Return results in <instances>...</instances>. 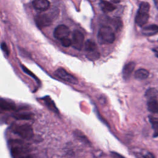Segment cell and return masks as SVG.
Wrapping results in <instances>:
<instances>
[{
    "label": "cell",
    "instance_id": "1",
    "mask_svg": "<svg viewBox=\"0 0 158 158\" xmlns=\"http://www.w3.org/2000/svg\"><path fill=\"white\" fill-rule=\"evenodd\" d=\"M10 129L15 134L25 139H30L34 136L33 128L29 124H14L11 126Z\"/></svg>",
    "mask_w": 158,
    "mask_h": 158
},
{
    "label": "cell",
    "instance_id": "2",
    "mask_svg": "<svg viewBox=\"0 0 158 158\" xmlns=\"http://www.w3.org/2000/svg\"><path fill=\"white\" fill-rule=\"evenodd\" d=\"M150 5L147 2H142L139 4V7L135 17V22L139 26L143 27L144 25L149 19V11Z\"/></svg>",
    "mask_w": 158,
    "mask_h": 158
},
{
    "label": "cell",
    "instance_id": "3",
    "mask_svg": "<svg viewBox=\"0 0 158 158\" xmlns=\"http://www.w3.org/2000/svg\"><path fill=\"white\" fill-rule=\"evenodd\" d=\"M98 40L101 44H110L115 40V34L112 28L103 26L100 28L98 34Z\"/></svg>",
    "mask_w": 158,
    "mask_h": 158
},
{
    "label": "cell",
    "instance_id": "4",
    "mask_svg": "<svg viewBox=\"0 0 158 158\" xmlns=\"http://www.w3.org/2000/svg\"><path fill=\"white\" fill-rule=\"evenodd\" d=\"M54 75L58 78L65 80L70 83L74 85L78 83L77 78L75 77L69 73L65 70L62 68H59L58 69H57L54 72Z\"/></svg>",
    "mask_w": 158,
    "mask_h": 158
},
{
    "label": "cell",
    "instance_id": "5",
    "mask_svg": "<svg viewBox=\"0 0 158 158\" xmlns=\"http://www.w3.org/2000/svg\"><path fill=\"white\" fill-rule=\"evenodd\" d=\"M36 25L39 28H42L50 25L52 23V17L48 14L37 15L35 18Z\"/></svg>",
    "mask_w": 158,
    "mask_h": 158
},
{
    "label": "cell",
    "instance_id": "6",
    "mask_svg": "<svg viewBox=\"0 0 158 158\" xmlns=\"http://www.w3.org/2000/svg\"><path fill=\"white\" fill-rule=\"evenodd\" d=\"M84 44V35L78 30H75L72 36V46L77 49L81 50Z\"/></svg>",
    "mask_w": 158,
    "mask_h": 158
},
{
    "label": "cell",
    "instance_id": "7",
    "mask_svg": "<svg viewBox=\"0 0 158 158\" xmlns=\"http://www.w3.org/2000/svg\"><path fill=\"white\" fill-rule=\"evenodd\" d=\"M70 34V30L69 27L65 25H60L57 26L54 31V36L57 39L64 40L67 38Z\"/></svg>",
    "mask_w": 158,
    "mask_h": 158
},
{
    "label": "cell",
    "instance_id": "8",
    "mask_svg": "<svg viewBox=\"0 0 158 158\" xmlns=\"http://www.w3.org/2000/svg\"><path fill=\"white\" fill-rule=\"evenodd\" d=\"M85 49L89 54L88 57H91V56L93 57V59H97L99 56V54L96 51V43L91 40H87L85 43Z\"/></svg>",
    "mask_w": 158,
    "mask_h": 158
},
{
    "label": "cell",
    "instance_id": "9",
    "mask_svg": "<svg viewBox=\"0 0 158 158\" xmlns=\"http://www.w3.org/2000/svg\"><path fill=\"white\" fill-rule=\"evenodd\" d=\"M32 4L35 9L40 11H45L50 6V2L48 0H34Z\"/></svg>",
    "mask_w": 158,
    "mask_h": 158
},
{
    "label": "cell",
    "instance_id": "10",
    "mask_svg": "<svg viewBox=\"0 0 158 158\" xmlns=\"http://www.w3.org/2000/svg\"><path fill=\"white\" fill-rule=\"evenodd\" d=\"M135 67V63L133 62H130L125 65L123 69V77L125 80H128L134 70Z\"/></svg>",
    "mask_w": 158,
    "mask_h": 158
},
{
    "label": "cell",
    "instance_id": "11",
    "mask_svg": "<svg viewBox=\"0 0 158 158\" xmlns=\"http://www.w3.org/2000/svg\"><path fill=\"white\" fill-rule=\"evenodd\" d=\"M27 150L23 146H14L11 149L12 154L15 158H23L27 154Z\"/></svg>",
    "mask_w": 158,
    "mask_h": 158
},
{
    "label": "cell",
    "instance_id": "12",
    "mask_svg": "<svg viewBox=\"0 0 158 158\" xmlns=\"http://www.w3.org/2000/svg\"><path fill=\"white\" fill-rule=\"evenodd\" d=\"M0 107H1V109L3 110H7V111L16 110V106L14 103L3 99H1Z\"/></svg>",
    "mask_w": 158,
    "mask_h": 158
},
{
    "label": "cell",
    "instance_id": "13",
    "mask_svg": "<svg viewBox=\"0 0 158 158\" xmlns=\"http://www.w3.org/2000/svg\"><path fill=\"white\" fill-rule=\"evenodd\" d=\"M99 6L102 11L104 13L112 12L115 9V7L114 6V4L106 1H101L99 2Z\"/></svg>",
    "mask_w": 158,
    "mask_h": 158
},
{
    "label": "cell",
    "instance_id": "14",
    "mask_svg": "<svg viewBox=\"0 0 158 158\" xmlns=\"http://www.w3.org/2000/svg\"><path fill=\"white\" fill-rule=\"evenodd\" d=\"M147 107L149 112L158 114V101L156 99H151L147 102Z\"/></svg>",
    "mask_w": 158,
    "mask_h": 158
},
{
    "label": "cell",
    "instance_id": "15",
    "mask_svg": "<svg viewBox=\"0 0 158 158\" xmlns=\"http://www.w3.org/2000/svg\"><path fill=\"white\" fill-rule=\"evenodd\" d=\"M143 33L146 36L154 35L158 32V25H151L144 27L143 29Z\"/></svg>",
    "mask_w": 158,
    "mask_h": 158
},
{
    "label": "cell",
    "instance_id": "16",
    "mask_svg": "<svg viewBox=\"0 0 158 158\" xmlns=\"http://www.w3.org/2000/svg\"><path fill=\"white\" fill-rule=\"evenodd\" d=\"M43 99L44 100L46 105L48 106V107L52 110V112L56 113V114H59V110L57 108V107L55 105V103L54 102V101L51 99L50 97L49 96H45L44 98H43Z\"/></svg>",
    "mask_w": 158,
    "mask_h": 158
},
{
    "label": "cell",
    "instance_id": "17",
    "mask_svg": "<svg viewBox=\"0 0 158 158\" xmlns=\"http://www.w3.org/2000/svg\"><path fill=\"white\" fill-rule=\"evenodd\" d=\"M149 72L144 69L137 70L135 73V77L137 80H143L146 79L149 76Z\"/></svg>",
    "mask_w": 158,
    "mask_h": 158
},
{
    "label": "cell",
    "instance_id": "18",
    "mask_svg": "<svg viewBox=\"0 0 158 158\" xmlns=\"http://www.w3.org/2000/svg\"><path fill=\"white\" fill-rule=\"evenodd\" d=\"M13 117L17 120H29L32 119L33 115L32 113L30 112H20L13 115Z\"/></svg>",
    "mask_w": 158,
    "mask_h": 158
},
{
    "label": "cell",
    "instance_id": "19",
    "mask_svg": "<svg viewBox=\"0 0 158 158\" xmlns=\"http://www.w3.org/2000/svg\"><path fill=\"white\" fill-rule=\"evenodd\" d=\"M149 120L154 130V137L158 136V118L149 116Z\"/></svg>",
    "mask_w": 158,
    "mask_h": 158
},
{
    "label": "cell",
    "instance_id": "20",
    "mask_svg": "<svg viewBox=\"0 0 158 158\" xmlns=\"http://www.w3.org/2000/svg\"><path fill=\"white\" fill-rule=\"evenodd\" d=\"M73 135H75V136L78 139H79L80 141H82L83 143H86V144H90V141L88 139V138L85 135V134L81 132V131L80 130H75L74 132H73Z\"/></svg>",
    "mask_w": 158,
    "mask_h": 158
},
{
    "label": "cell",
    "instance_id": "21",
    "mask_svg": "<svg viewBox=\"0 0 158 158\" xmlns=\"http://www.w3.org/2000/svg\"><path fill=\"white\" fill-rule=\"evenodd\" d=\"M157 95H158V91L155 88H149L146 91L145 93V96L148 98H149V99H156Z\"/></svg>",
    "mask_w": 158,
    "mask_h": 158
},
{
    "label": "cell",
    "instance_id": "22",
    "mask_svg": "<svg viewBox=\"0 0 158 158\" xmlns=\"http://www.w3.org/2000/svg\"><path fill=\"white\" fill-rule=\"evenodd\" d=\"M61 44L64 47H69L72 45V41L67 38L61 40Z\"/></svg>",
    "mask_w": 158,
    "mask_h": 158
},
{
    "label": "cell",
    "instance_id": "23",
    "mask_svg": "<svg viewBox=\"0 0 158 158\" xmlns=\"http://www.w3.org/2000/svg\"><path fill=\"white\" fill-rule=\"evenodd\" d=\"M1 49L5 52V54L7 56H9V51L8 48H7V45H6V44L5 43H1Z\"/></svg>",
    "mask_w": 158,
    "mask_h": 158
},
{
    "label": "cell",
    "instance_id": "24",
    "mask_svg": "<svg viewBox=\"0 0 158 158\" xmlns=\"http://www.w3.org/2000/svg\"><path fill=\"white\" fill-rule=\"evenodd\" d=\"M22 69L23 70V71L25 72V73H27V74H28V75H30L33 78H35V80H36L37 81H38V78L36 77V76L34 75V74H33L30 70H28L25 66H23V65H22Z\"/></svg>",
    "mask_w": 158,
    "mask_h": 158
},
{
    "label": "cell",
    "instance_id": "25",
    "mask_svg": "<svg viewBox=\"0 0 158 158\" xmlns=\"http://www.w3.org/2000/svg\"><path fill=\"white\" fill-rule=\"evenodd\" d=\"M111 156L114 157V158H125V157H123L122 155L120 154L118 152H116L115 151H112L111 152Z\"/></svg>",
    "mask_w": 158,
    "mask_h": 158
},
{
    "label": "cell",
    "instance_id": "26",
    "mask_svg": "<svg viewBox=\"0 0 158 158\" xmlns=\"http://www.w3.org/2000/svg\"><path fill=\"white\" fill-rule=\"evenodd\" d=\"M142 156L143 158H154V155L151 152H146V153L143 154Z\"/></svg>",
    "mask_w": 158,
    "mask_h": 158
},
{
    "label": "cell",
    "instance_id": "27",
    "mask_svg": "<svg viewBox=\"0 0 158 158\" xmlns=\"http://www.w3.org/2000/svg\"><path fill=\"white\" fill-rule=\"evenodd\" d=\"M152 50H153V51L154 52L156 56V57L158 58V47L154 48Z\"/></svg>",
    "mask_w": 158,
    "mask_h": 158
},
{
    "label": "cell",
    "instance_id": "28",
    "mask_svg": "<svg viewBox=\"0 0 158 158\" xmlns=\"http://www.w3.org/2000/svg\"><path fill=\"white\" fill-rule=\"evenodd\" d=\"M154 2V4L156 6V7H157V9H158V0H153Z\"/></svg>",
    "mask_w": 158,
    "mask_h": 158
},
{
    "label": "cell",
    "instance_id": "29",
    "mask_svg": "<svg viewBox=\"0 0 158 158\" xmlns=\"http://www.w3.org/2000/svg\"><path fill=\"white\" fill-rule=\"evenodd\" d=\"M120 0H111V1H112L113 2H115V3H117V2H119Z\"/></svg>",
    "mask_w": 158,
    "mask_h": 158
}]
</instances>
